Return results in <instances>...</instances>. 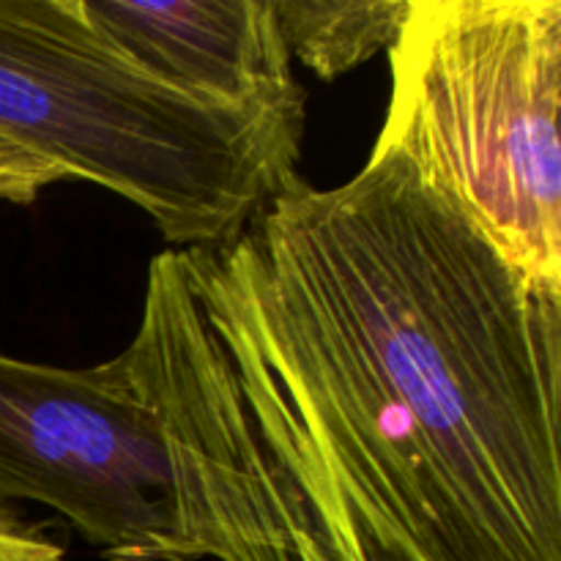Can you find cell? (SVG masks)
<instances>
[{
    "label": "cell",
    "instance_id": "6da1fadb",
    "mask_svg": "<svg viewBox=\"0 0 561 561\" xmlns=\"http://www.w3.org/2000/svg\"><path fill=\"white\" fill-rule=\"evenodd\" d=\"M115 359L197 561H561V288L403 153L153 257Z\"/></svg>",
    "mask_w": 561,
    "mask_h": 561
},
{
    "label": "cell",
    "instance_id": "7a4b0ae2",
    "mask_svg": "<svg viewBox=\"0 0 561 561\" xmlns=\"http://www.w3.org/2000/svg\"><path fill=\"white\" fill-rule=\"evenodd\" d=\"M305 104L214 102L159 80L80 0H0V140L217 247L299 181Z\"/></svg>",
    "mask_w": 561,
    "mask_h": 561
},
{
    "label": "cell",
    "instance_id": "3957f363",
    "mask_svg": "<svg viewBox=\"0 0 561 561\" xmlns=\"http://www.w3.org/2000/svg\"><path fill=\"white\" fill-rule=\"evenodd\" d=\"M378 151L453 197L504 257L561 288V0H411Z\"/></svg>",
    "mask_w": 561,
    "mask_h": 561
},
{
    "label": "cell",
    "instance_id": "277c9868",
    "mask_svg": "<svg viewBox=\"0 0 561 561\" xmlns=\"http://www.w3.org/2000/svg\"><path fill=\"white\" fill-rule=\"evenodd\" d=\"M0 499L55 510L110 561H197L162 425L118 359L0 354Z\"/></svg>",
    "mask_w": 561,
    "mask_h": 561
},
{
    "label": "cell",
    "instance_id": "5b68a950",
    "mask_svg": "<svg viewBox=\"0 0 561 561\" xmlns=\"http://www.w3.org/2000/svg\"><path fill=\"white\" fill-rule=\"evenodd\" d=\"M88 20L159 80L236 107L305 104L272 0H80Z\"/></svg>",
    "mask_w": 561,
    "mask_h": 561
},
{
    "label": "cell",
    "instance_id": "8992f818",
    "mask_svg": "<svg viewBox=\"0 0 561 561\" xmlns=\"http://www.w3.org/2000/svg\"><path fill=\"white\" fill-rule=\"evenodd\" d=\"M290 58L323 80L398 44L411 0H272Z\"/></svg>",
    "mask_w": 561,
    "mask_h": 561
},
{
    "label": "cell",
    "instance_id": "52a82bcc",
    "mask_svg": "<svg viewBox=\"0 0 561 561\" xmlns=\"http://www.w3.org/2000/svg\"><path fill=\"white\" fill-rule=\"evenodd\" d=\"M64 181H71L64 168L0 140V203L31 206L47 186L64 184Z\"/></svg>",
    "mask_w": 561,
    "mask_h": 561
},
{
    "label": "cell",
    "instance_id": "ba28073f",
    "mask_svg": "<svg viewBox=\"0 0 561 561\" xmlns=\"http://www.w3.org/2000/svg\"><path fill=\"white\" fill-rule=\"evenodd\" d=\"M0 561H66V553L42 524L0 499Z\"/></svg>",
    "mask_w": 561,
    "mask_h": 561
}]
</instances>
